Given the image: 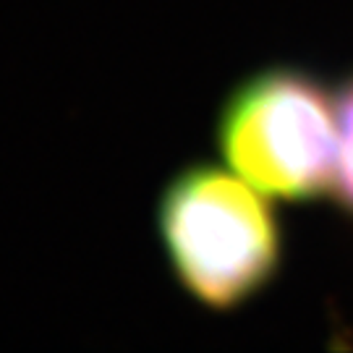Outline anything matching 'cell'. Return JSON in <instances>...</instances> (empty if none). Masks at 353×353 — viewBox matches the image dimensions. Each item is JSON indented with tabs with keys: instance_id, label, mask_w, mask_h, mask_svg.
<instances>
[{
	"instance_id": "6da1fadb",
	"label": "cell",
	"mask_w": 353,
	"mask_h": 353,
	"mask_svg": "<svg viewBox=\"0 0 353 353\" xmlns=\"http://www.w3.org/2000/svg\"><path fill=\"white\" fill-rule=\"evenodd\" d=\"M270 196L217 165L178 170L157 202V233L181 290L210 312H236L280 275L285 233Z\"/></svg>"
},
{
	"instance_id": "7a4b0ae2",
	"label": "cell",
	"mask_w": 353,
	"mask_h": 353,
	"mask_svg": "<svg viewBox=\"0 0 353 353\" xmlns=\"http://www.w3.org/2000/svg\"><path fill=\"white\" fill-rule=\"evenodd\" d=\"M214 141L228 168L270 199L330 196L338 154L335 89L299 65H267L230 89Z\"/></svg>"
},
{
	"instance_id": "3957f363",
	"label": "cell",
	"mask_w": 353,
	"mask_h": 353,
	"mask_svg": "<svg viewBox=\"0 0 353 353\" xmlns=\"http://www.w3.org/2000/svg\"><path fill=\"white\" fill-rule=\"evenodd\" d=\"M335 110H338V154H335V178L330 196L343 214L353 217V71L335 87Z\"/></svg>"
}]
</instances>
